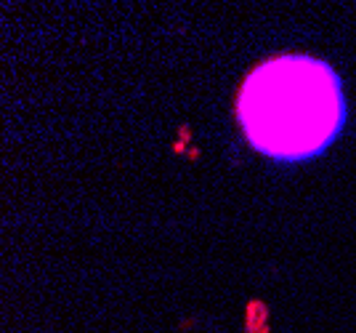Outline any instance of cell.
Returning <instances> with one entry per match:
<instances>
[{
    "label": "cell",
    "instance_id": "cell-1",
    "mask_svg": "<svg viewBox=\"0 0 356 333\" xmlns=\"http://www.w3.org/2000/svg\"><path fill=\"white\" fill-rule=\"evenodd\" d=\"M346 115L338 72L309 54H282L258 64L237 96L248 144L284 163L322 155L343 131Z\"/></svg>",
    "mask_w": 356,
    "mask_h": 333
}]
</instances>
